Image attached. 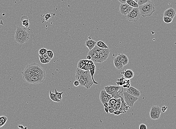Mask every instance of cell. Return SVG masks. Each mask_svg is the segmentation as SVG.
I'll use <instances>...</instances> for the list:
<instances>
[{"label": "cell", "instance_id": "cell-5", "mask_svg": "<svg viewBox=\"0 0 176 129\" xmlns=\"http://www.w3.org/2000/svg\"><path fill=\"white\" fill-rule=\"evenodd\" d=\"M155 5L152 2H149L139 7L141 16L143 17H150L155 11Z\"/></svg>", "mask_w": 176, "mask_h": 129}, {"label": "cell", "instance_id": "cell-21", "mask_svg": "<svg viewBox=\"0 0 176 129\" xmlns=\"http://www.w3.org/2000/svg\"><path fill=\"white\" fill-rule=\"evenodd\" d=\"M21 21L22 22V25L25 27H28L29 25V21L27 16L25 15L22 16L21 18Z\"/></svg>", "mask_w": 176, "mask_h": 129}, {"label": "cell", "instance_id": "cell-41", "mask_svg": "<svg viewBox=\"0 0 176 129\" xmlns=\"http://www.w3.org/2000/svg\"><path fill=\"white\" fill-rule=\"evenodd\" d=\"M50 17H51V15H50V14H47V15H45V21H47L48 19H49Z\"/></svg>", "mask_w": 176, "mask_h": 129}, {"label": "cell", "instance_id": "cell-45", "mask_svg": "<svg viewBox=\"0 0 176 129\" xmlns=\"http://www.w3.org/2000/svg\"><path fill=\"white\" fill-rule=\"evenodd\" d=\"M103 105H104V107H108L109 106L108 103H104V104H103Z\"/></svg>", "mask_w": 176, "mask_h": 129}, {"label": "cell", "instance_id": "cell-6", "mask_svg": "<svg viewBox=\"0 0 176 129\" xmlns=\"http://www.w3.org/2000/svg\"><path fill=\"white\" fill-rule=\"evenodd\" d=\"M23 79L28 83L37 84L43 82L46 78V76H43L35 74H28L22 73Z\"/></svg>", "mask_w": 176, "mask_h": 129}, {"label": "cell", "instance_id": "cell-44", "mask_svg": "<svg viewBox=\"0 0 176 129\" xmlns=\"http://www.w3.org/2000/svg\"><path fill=\"white\" fill-rule=\"evenodd\" d=\"M87 60H91V56L89 55H87Z\"/></svg>", "mask_w": 176, "mask_h": 129}, {"label": "cell", "instance_id": "cell-32", "mask_svg": "<svg viewBox=\"0 0 176 129\" xmlns=\"http://www.w3.org/2000/svg\"><path fill=\"white\" fill-rule=\"evenodd\" d=\"M47 50L46 49L43 48L39 50V55H40L41 56H42L44 54L47 53Z\"/></svg>", "mask_w": 176, "mask_h": 129}, {"label": "cell", "instance_id": "cell-4", "mask_svg": "<svg viewBox=\"0 0 176 129\" xmlns=\"http://www.w3.org/2000/svg\"><path fill=\"white\" fill-rule=\"evenodd\" d=\"M15 40L18 43L22 44L30 39L29 34L25 28L17 27L15 34Z\"/></svg>", "mask_w": 176, "mask_h": 129}, {"label": "cell", "instance_id": "cell-25", "mask_svg": "<svg viewBox=\"0 0 176 129\" xmlns=\"http://www.w3.org/2000/svg\"><path fill=\"white\" fill-rule=\"evenodd\" d=\"M96 46L101 49H108L109 47L103 41L99 40L96 42Z\"/></svg>", "mask_w": 176, "mask_h": 129}, {"label": "cell", "instance_id": "cell-12", "mask_svg": "<svg viewBox=\"0 0 176 129\" xmlns=\"http://www.w3.org/2000/svg\"><path fill=\"white\" fill-rule=\"evenodd\" d=\"M120 12L123 15H126L132 10L133 8L129 6L127 3L121 4L120 6Z\"/></svg>", "mask_w": 176, "mask_h": 129}, {"label": "cell", "instance_id": "cell-8", "mask_svg": "<svg viewBox=\"0 0 176 129\" xmlns=\"http://www.w3.org/2000/svg\"><path fill=\"white\" fill-rule=\"evenodd\" d=\"M125 16L127 19L130 22L136 23L140 19L141 15L138 8H133Z\"/></svg>", "mask_w": 176, "mask_h": 129}, {"label": "cell", "instance_id": "cell-46", "mask_svg": "<svg viewBox=\"0 0 176 129\" xmlns=\"http://www.w3.org/2000/svg\"><path fill=\"white\" fill-rule=\"evenodd\" d=\"M3 125H4L2 123V122H1V121H0V128L2 127Z\"/></svg>", "mask_w": 176, "mask_h": 129}, {"label": "cell", "instance_id": "cell-40", "mask_svg": "<svg viewBox=\"0 0 176 129\" xmlns=\"http://www.w3.org/2000/svg\"><path fill=\"white\" fill-rule=\"evenodd\" d=\"M74 85L75 87H78L80 85V84H79V82L77 80H76L74 82Z\"/></svg>", "mask_w": 176, "mask_h": 129}, {"label": "cell", "instance_id": "cell-34", "mask_svg": "<svg viewBox=\"0 0 176 129\" xmlns=\"http://www.w3.org/2000/svg\"><path fill=\"white\" fill-rule=\"evenodd\" d=\"M47 53L48 56L51 59H52L53 58L54 56V53L53 52V51H51V50H47Z\"/></svg>", "mask_w": 176, "mask_h": 129}, {"label": "cell", "instance_id": "cell-20", "mask_svg": "<svg viewBox=\"0 0 176 129\" xmlns=\"http://www.w3.org/2000/svg\"><path fill=\"white\" fill-rule=\"evenodd\" d=\"M113 63H114L115 67L118 70H121L123 68L124 66L123 65V64L121 63V62L118 59V56H116L114 58V60H113Z\"/></svg>", "mask_w": 176, "mask_h": 129}, {"label": "cell", "instance_id": "cell-3", "mask_svg": "<svg viewBox=\"0 0 176 129\" xmlns=\"http://www.w3.org/2000/svg\"><path fill=\"white\" fill-rule=\"evenodd\" d=\"M22 73L46 76L45 70L38 63H33L27 65Z\"/></svg>", "mask_w": 176, "mask_h": 129}, {"label": "cell", "instance_id": "cell-1", "mask_svg": "<svg viewBox=\"0 0 176 129\" xmlns=\"http://www.w3.org/2000/svg\"><path fill=\"white\" fill-rule=\"evenodd\" d=\"M110 53L109 48L101 49L95 45L93 49L89 50L88 55L91 56V60L94 63H101L107 59Z\"/></svg>", "mask_w": 176, "mask_h": 129}, {"label": "cell", "instance_id": "cell-33", "mask_svg": "<svg viewBox=\"0 0 176 129\" xmlns=\"http://www.w3.org/2000/svg\"><path fill=\"white\" fill-rule=\"evenodd\" d=\"M149 2H150V0H138V5L140 6Z\"/></svg>", "mask_w": 176, "mask_h": 129}, {"label": "cell", "instance_id": "cell-17", "mask_svg": "<svg viewBox=\"0 0 176 129\" xmlns=\"http://www.w3.org/2000/svg\"><path fill=\"white\" fill-rule=\"evenodd\" d=\"M176 11L175 9L173 8H169L165 10L164 12V16L169 17L172 19H174L176 15Z\"/></svg>", "mask_w": 176, "mask_h": 129}, {"label": "cell", "instance_id": "cell-10", "mask_svg": "<svg viewBox=\"0 0 176 129\" xmlns=\"http://www.w3.org/2000/svg\"><path fill=\"white\" fill-rule=\"evenodd\" d=\"M161 112V108L159 106H152L149 112V115L151 119L153 120L159 119Z\"/></svg>", "mask_w": 176, "mask_h": 129}, {"label": "cell", "instance_id": "cell-35", "mask_svg": "<svg viewBox=\"0 0 176 129\" xmlns=\"http://www.w3.org/2000/svg\"><path fill=\"white\" fill-rule=\"evenodd\" d=\"M108 107L109 109V112L110 113H113L115 111L113 107L112 106H109Z\"/></svg>", "mask_w": 176, "mask_h": 129}, {"label": "cell", "instance_id": "cell-29", "mask_svg": "<svg viewBox=\"0 0 176 129\" xmlns=\"http://www.w3.org/2000/svg\"><path fill=\"white\" fill-rule=\"evenodd\" d=\"M39 60H40V62L42 64H47V63H49L50 62V61L44 58H43V57L41 56L40 55L39 56Z\"/></svg>", "mask_w": 176, "mask_h": 129}, {"label": "cell", "instance_id": "cell-13", "mask_svg": "<svg viewBox=\"0 0 176 129\" xmlns=\"http://www.w3.org/2000/svg\"><path fill=\"white\" fill-rule=\"evenodd\" d=\"M90 60H80L77 64V68L81 69L85 71H89L88 69V65Z\"/></svg>", "mask_w": 176, "mask_h": 129}, {"label": "cell", "instance_id": "cell-47", "mask_svg": "<svg viewBox=\"0 0 176 129\" xmlns=\"http://www.w3.org/2000/svg\"><path fill=\"white\" fill-rule=\"evenodd\" d=\"M134 0V1H135L137 3H138V0Z\"/></svg>", "mask_w": 176, "mask_h": 129}, {"label": "cell", "instance_id": "cell-28", "mask_svg": "<svg viewBox=\"0 0 176 129\" xmlns=\"http://www.w3.org/2000/svg\"><path fill=\"white\" fill-rule=\"evenodd\" d=\"M163 20L164 23L167 24L170 23L172 21L173 19H172L169 17H166V16H163Z\"/></svg>", "mask_w": 176, "mask_h": 129}, {"label": "cell", "instance_id": "cell-11", "mask_svg": "<svg viewBox=\"0 0 176 129\" xmlns=\"http://www.w3.org/2000/svg\"><path fill=\"white\" fill-rule=\"evenodd\" d=\"M112 96L108 94L104 89L101 91L100 94V99L103 104L105 103H108L109 100L112 98Z\"/></svg>", "mask_w": 176, "mask_h": 129}, {"label": "cell", "instance_id": "cell-48", "mask_svg": "<svg viewBox=\"0 0 176 129\" xmlns=\"http://www.w3.org/2000/svg\"></svg>", "mask_w": 176, "mask_h": 129}, {"label": "cell", "instance_id": "cell-7", "mask_svg": "<svg viewBox=\"0 0 176 129\" xmlns=\"http://www.w3.org/2000/svg\"><path fill=\"white\" fill-rule=\"evenodd\" d=\"M121 88L119 86H109L105 87L104 89L107 93L112 96V98L117 99L120 98L121 95L119 91Z\"/></svg>", "mask_w": 176, "mask_h": 129}, {"label": "cell", "instance_id": "cell-30", "mask_svg": "<svg viewBox=\"0 0 176 129\" xmlns=\"http://www.w3.org/2000/svg\"><path fill=\"white\" fill-rule=\"evenodd\" d=\"M117 101V99H115V98H111L109 100L108 102L109 106H113L115 104V103H116Z\"/></svg>", "mask_w": 176, "mask_h": 129}, {"label": "cell", "instance_id": "cell-24", "mask_svg": "<svg viewBox=\"0 0 176 129\" xmlns=\"http://www.w3.org/2000/svg\"><path fill=\"white\" fill-rule=\"evenodd\" d=\"M126 3L133 8H139V7L138 3L132 0H127L126 1Z\"/></svg>", "mask_w": 176, "mask_h": 129}, {"label": "cell", "instance_id": "cell-42", "mask_svg": "<svg viewBox=\"0 0 176 129\" xmlns=\"http://www.w3.org/2000/svg\"><path fill=\"white\" fill-rule=\"evenodd\" d=\"M119 2H120L121 4H124L126 3V1L127 0H117Z\"/></svg>", "mask_w": 176, "mask_h": 129}, {"label": "cell", "instance_id": "cell-16", "mask_svg": "<svg viewBox=\"0 0 176 129\" xmlns=\"http://www.w3.org/2000/svg\"><path fill=\"white\" fill-rule=\"evenodd\" d=\"M121 74H123L125 79L127 80L131 79L134 76V73L130 69H125L124 71L121 72Z\"/></svg>", "mask_w": 176, "mask_h": 129}, {"label": "cell", "instance_id": "cell-39", "mask_svg": "<svg viewBox=\"0 0 176 129\" xmlns=\"http://www.w3.org/2000/svg\"><path fill=\"white\" fill-rule=\"evenodd\" d=\"M113 113L115 115H119L121 113V112L119 111H115Z\"/></svg>", "mask_w": 176, "mask_h": 129}, {"label": "cell", "instance_id": "cell-26", "mask_svg": "<svg viewBox=\"0 0 176 129\" xmlns=\"http://www.w3.org/2000/svg\"><path fill=\"white\" fill-rule=\"evenodd\" d=\"M90 73V74H91V76L92 78V81H93L94 83L95 84H98V82H97L95 81V80H94V75L95 74V68H94L92 69L89 71Z\"/></svg>", "mask_w": 176, "mask_h": 129}, {"label": "cell", "instance_id": "cell-19", "mask_svg": "<svg viewBox=\"0 0 176 129\" xmlns=\"http://www.w3.org/2000/svg\"><path fill=\"white\" fill-rule=\"evenodd\" d=\"M96 42L94 40L91 39H89L87 40L85 42V45L89 49V50H91L93 49L96 45Z\"/></svg>", "mask_w": 176, "mask_h": 129}, {"label": "cell", "instance_id": "cell-23", "mask_svg": "<svg viewBox=\"0 0 176 129\" xmlns=\"http://www.w3.org/2000/svg\"><path fill=\"white\" fill-rule=\"evenodd\" d=\"M49 94L50 98V99H51L53 102H60L61 101L57 98L55 93H53V92H51V90H50Z\"/></svg>", "mask_w": 176, "mask_h": 129}, {"label": "cell", "instance_id": "cell-37", "mask_svg": "<svg viewBox=\"0 0 176 129\" xmlns=\"http://www.w3.org/2000/svg\"><path fill=\"white\" fill-rule=\"evenodd\" d=\"M42 57H43V58H44L45 59H47V60H49V61H50L51 60L50 58L48 56L47 53L44 54L43 55Z\"/></svg>", "mask_w": 176, "mask_h": 129}, {"label": "cell", "instance_id": "cell-2", "mask_svg": "<svg viewBox=\"0 0 176 129\" xmlns=\"http://www.w3.org/2000/svg\"><path fill=\"white\" fill-rule=\"evenodd\" d=\"M75 78L79 82L80 86L88 89L90 88L94 84L89 71H85L77 68L76 69Z\"/></svg>", "mask_w": 176, "mask_h": 129}, {"label": "cell", "instance_id": "cell-31", "mask_svg": "<svg viewBox=\"0 0 176 129\" xmlns=\"http://www.w3.org/2000/svg\"><path fill=\"white\" fill-rule=\"evenodd\" d=\"M7 120H8V118L6 116H2L0 117V120L2 122V123L4 125L7 123Z\"/></svg>", "mask_w": 176, "mask_h": 129}, {"label": "cell", "instance_id": "cell-14", "mask_svg": "<svg viewBox=\"0 0 176 129\" xmlns=\"http://www.w3.org/2000/svg\"><path fill=\"white\" fill-rule=\"evenodd\" d=\"M126 90L128 93L137 98H139L140 96V91L138 89L131 86L128 88H126Z\"/></svg>", "mask_w": 176, "mask_h": 129}, {"label": "cell", "instance_id": "cell-22", "mask_svg": "<svg viewBox=\"0 0 176 129\" xmlns=\"http://www.w3.org/2000/svg\"><path fill=\"white\" fill-rule=\"evenodd\" d=\"M121 98H120L118 99H117V102L112 106L114 108L115 111H119V109L120 108V107H121Z\"/></svg>", "mask_w": 176, "mask_h": 129}, {"label": "cell", "instance_id": "cell-36", "mask_svg": "<svg viewBox=\"0 0 176 129\" xmlns=\"http://www.w3.org/2000/svg\"><path fill=\"white\" fill-rule=\"evenodd\" d=\"M139 129H147V126L145 124H140L139 127Z\"/></svg>", "mask_w": 176, "mask_h": 129}, {"label": "cell", "instance_id": "cell-9", "mask_svg": "<svg viewBox=\"0 0 176 129\" xmlns=\"http://www.w3.org/2000/svg\"><path fill=\"white\" fill-rule=\"evenodd\" d=\"M123 95L124 102L126 104L130 107H133L134 103L139 99L138 98L134 96L127 92H124Z\"/></svg>", "mask_w": 176, "mask_h": 129}, {"label": "cell", "instance_id": "cell-15", "mask_svg": "<svg viewBox=\"0 0 176 129\" xmlns=\"http://www.w3.org/2000/svg\"><path fill=\"white\" fill-rule=\"evenodd\" d=\"M120 98H121V107H120L119 111H120L121 113H125L127 111L129 110L130 107L127 106L124 102L123 96H122L121 95Z\"/></svg>", "mask_w": 176, "mask_h": 129}, {"label": "cell", "instance_id": "cell-18", "mask_svg": "<svg viewBox=\"0 0 176 129\" xmlns=\"http://www.w3.org/2000/svg\"><path fill=\"white\" fill-rule=\"evenodd\" d=\"M118 59L124 66H125L128 63V59L125 55L123 53H119L117 55Z\"/></svg>", "mask_w": 176, "mask_h": 129}, {"label": "cell", "instance_id": "cell-38", "mask_svg": "<svg viewBox=\"0 0 176 129\" xmlns=\"http://www.w3.org/2000/svg\"><path fill=\"white\" fill-rule=\"evenodd\" d=\"M168 107L166 106H163L161 108V112H165L166 111H167V109H168Z\"/></svg>", "mask_w": 176, "mask_h": 129}, {"label": "cell", "instance_id": "cell-27", "mask_svg": "<svg viewBox=\"0 0 176 129\" xmlns=\"http://www.w3.org/2000/svg\"><path fill=\"white\" fill-rule=\"evenodd\" d=\"M64 93V92H59L57 91L56 89H55V94H56V97L59 100H60L61 101L62 100V95Z\"/></svg>", "mask_w": 176, "mask_h": 129}, {"label": "cell", "instance_id": "cell-43", "mask_svg": "<svg viewBox=\"0 0 176 129\" xmlns=\"http://www.w3.org/2000/svg\"><path fill=\"white\" fill-rule=\"evenodd\" d=\"M104 110L105 111L107 114H108L109 113L108 107H104Z\"/></svg>", "mask_w": 176, "mask_h": 129}]
</instances>
